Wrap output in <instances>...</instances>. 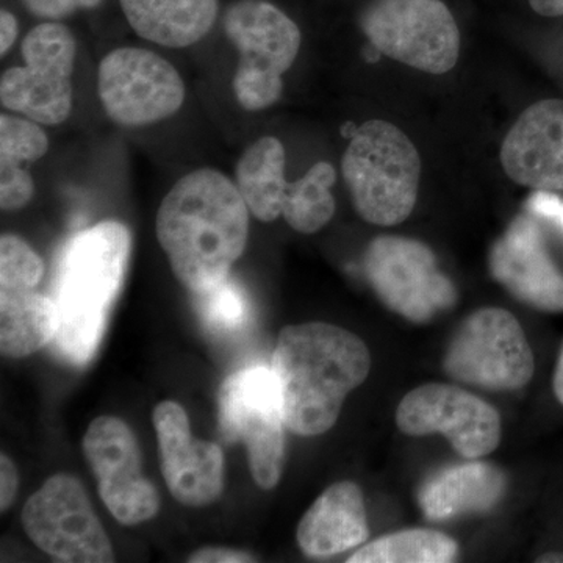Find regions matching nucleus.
Here are the masks:
<instances>
[{
	"label": "nucleus",
	"mask_w": 563,
	"mask_h": 563,
	"mask_svg": "<svg viewBox=\"0 0 563 563\" xmlns=\"http://www.w3.org/2000/svg\"><path fill=\"white\" fill-rule=\"evenodd\" d=\"M174 276L191 292L228 279L246 250L250 209L236 184L217 169H196L165 196L155 220Z\"/></svg>",
	"instance_id": "f257e3e1"
},
{
	"label": "nucleus",
	"mask_w": 563,
	"mask_h": 563,
	"mask_svg": "<svg viewBox=\"0 0 563 563\" xmlns=\"http://www.w3.org/2000/svg\"><path fill=\"white\" fill-rule=\"evenodd\" d=\"M272 369L288 431L314 437L333 428L347 395L365 383L372 355L355 333L306 322L279 333Z\"/></svg>",
	"instance_id": "f03ea898"
},
{
	"label": "nucleus",
	"mask_w": 563,
	"mask_h": 563,
	"mask_svg": "<svg viewBox=\"0 0 563 563\" xmlns=\"http://www.w3.org/2000/svg\"><path fill=\"white\" fill-rule=\"evenodd\" d=\"M131 250L129 229L122 222L102 221L70 236L58 251L52 276L58 331L51 346L63 361L84 366L95 357Z\"/></svg>",
	"instance_id": "7ed1b4c3"
},
{
	"label": "nucleus",
	"mask_w": 563,
	"mask_h": 563,
	"mask_svg": "<svg viewBox=\"0 0 563 563\" xmlns=\"http://www.w3.org/2000/svg\"><path fill=\"white\" fill-rule=\"evenodd\" d=\"M342 169L352 202L363 220L390 228L412 213L421 162L417 147L401 129L379 120L355 129Z\"/></svg>",
	"instance_id": "20e7f679"
},
{
	"label": "nucleus",
	"mask_w": 563,
	"mask_h": 563,
	"mask_svg": "<svg viewBox=\"0 0 563 563\" xmlns=\"http://www.w3.org/2000/svg\"><path fill=\"white\" fill-rule=\"evenodd\" d=\"M224 31L240 52L232 80L236 101L247 111L274 106L301 47L298 25L265 0H239L225 13Z\"/></svg>",
	"instance_id": "39448f33"
},
{
	"label": "nucleus",
	"mask_w": 563,
	"mask_h": 563,
	"mask_svg": "<svg viewBox=\"0 0 563 563\" xmlns=\"http://www.w3.org/2000/svg\"><path fill=\"white\" fill-rule=\"evenodd\" d=\"M443 368L457 383L514 391L531 383L536 361L517 318L498 307H487L462 322L448 344Z\"/></svg>",
	"instance_id": "423d86ee"
},
{
	"label": "nucleus",
	"mask_w": 563,
	"mask_h": 563,
	"mask_svg": "<svg viewBox=\"0 0 563 563\" xmlns=\"http://www.w3.org/2000/svg\"><path fill=\"white\" fill-rule=\"evenodd\" d=\"M220 428L228 442L246 444L252 477L263 490L279 484L285 420L272 368L252 365L233 373L220 390Z\"/></svg>",
	"instance_id": "0eeeda50"
},
{
	"label": "nucleus",
	"mask_w": 563,
	"mask_h": 563,
	"mask_svg": "<svg viewBox=\"0 0 563 563\" xmlns=\"http://www.w3.org/2000/svg\"><path fill=\"white\" fill-rule=\"evenodd\" d=\"M362 29L377 52L422 73L446 74L461 51V33L440 0H376Z\"/></svg>",
	"instance_id": "6e6552de"
},
{
	"label": "nucleus",
	"mask_w": 563,
	"mask_h": 563,
	"mask_svg": "<svg viewBox=\"0 0 563 563\" xmlns=\"http://www.w3.org/2000/svg\"><path fill=\"white\" fill-rule=\"evenodd\" d=\"M365 274L377 298L406 320L428 322L453 309L457 290L424 243L404 236L374 239L365 252Z\"/></svg>",
	"instance_id": "1a4fd4ad"
},
{
	"label": "nucleus",
	"mask_w": 563,
	"mask_h": 563,
	"mask_svg": "<svg viewBox=\"0 0 563 563\" xmlns=\"http://www.w3.org/2000/svg\"><path fill=\"white\" fill-rule=\"evenodd\" d=\"M29 539L58 562H114L106 529L92 510L84 485L69 474H55L33 493L22 509Z\"/></svg>",
	"instance_id": "9d476101"
},
{
	"label": "nucleus",
	"mask_w": 563,
	"mask_h": 563,
	"mask_svg": "<svg viewBox=\"0 0 563 563\" xmlns=\"http://www.w3.org/2000/svg\"><path fill=\"white\" fill-rule=\"evenodd\" d=\"M98 91L107 117L125 128L168 120L185 101V84L177 69L141 47H120L102 58Z\"/></svg>",
	"instance_id": "9b49d317"
},
{
	"label": "nucleus",
	"mask_w": 563,
	"mask_h": 563,
	"mask_svg": "<svg viewBox=\"0 0 563 563\" xmlns=\"http://www.w3.org/2000/svg\"><path fill=\"white\" fill-rule=\"evenodd\" d=\"M396 426L410 437L440 433L466 461L492 454L501 440L498 410L448 384H426L407 393L396 410Z\"/></svg>",
	"instance_id": "f8f14e48"
},
{
	"label": "nucleus",
	"mask_w": 563,
	"mask_h": 563,
	"mask_svg": "<svg viewBox=\"0 0 563 563\" xmlns=\"http://www.w3.org/2000/svg\"><path fill=\"white\" fill-rule=\"evenodd\" d=\"M84 453L103 504L120 523L135 526L157 515V488L144 477L140 444L124 421L96 418L85 433Z\"/></svg>",
	"instance_id": "ddd939ff"
},
{
	"label": "nucleus",
	"mask_w": 563,
	"mask_h": 563,
	"mask_svg": "<svg viewBox=\"0 0 563 563\" xmlns=\"http://www.w3.org/2000/svg\"><path fill=\"white\" fill-rule=\"evenodd\" d=\"M162 473L174 498L188 507L217 501L224 487V457L220 444L195 439L180 404L165 401L154 409Z\"/></svg>",
	"instance_id": "4468645a"
},
{
	"label": "nucleus",
	"mask_w": 563,
	"mask_h": 563,
	"mask_svg": "<svg viewBox=\"0 0 563 563\" xmlns=\"http://www.w3.org/2000/svg\"><path fill=\"white\" fill-rule=\"evenodd\" d=\"M490 273L514 298L532 309L563 312V274L544 246L542 231L529 214L515 218L493 244Z\"/></svg>",
	"instance_id": "2eb2a0df"
},
{
	"label": "nucleus",
	"mask_w": 563,
	"mask_h": 563,
	"mask_svg": "<svg viewBox=\"0 0 563 563\" xmlns=\"http://www.w3.org/2000/svg\"><path fill=\"white\" fill-rule=\"evenodd\" d=\"M504 172L536 191L563 190V101L548 99L523 111L503 143Z\"/></svg>",
	"instance_id": "dca6fc26"
},
{
	"label": "nucleus",
	"mask_w": 563,
	"mask_h": 563,
	"mask_svg": "<svg viewBox=\"0 0 563 563\" xmlns=\"http://www.w3.org/2000/svg\"><path fill=\"white\" fill-rule=\"evenodd\" d=\"M369 536L365 498L357 484L331 485L310 506L298 526L299 547L309 558H332L366 542Z\"/></svg>",
	"instance_id": "f3484780"
},
{
	"label": "nucleus",
	"mask_w": 563,
	"mask_h": 563,
	"mask_svg": "<svg viewBox=\"0 0 563 563\" xmlns=\"http://www.w3.org/2000/svg\"><path fill=\"white\" fill-rule=\"evenodd\" d=\"M506 490L507 477L498 466L472 459L432 474L422 484L418 503L426 518L444 521L487 512L501 501Z\"/></svg>",
	"instance_id": "a211bd4d"
},
{
	"label": "nucleus",
	"mask_w": 563,
	"mask_h": 563,
	"mask_svg": "<svg viewBox=\"0 0 563 563\" xmlns=\"http://www.w3.org/2000/svg\"><path fill=\"white\" fill-rule=\"evenodd\" d=\"M121 9L141 38L181 49L211 31L218 0H121Z\"/></svg>",
	"instance_id": "6ab92c4d"
},
{
	"label": "nucleus",
	"mask_w": 563,
	"mask_h": 563,
	"mask_svg": "<svg viewBox=\"0 0 563 563\" xmlns=\"http://www.w3.org/2000/svg\"><path fill=\"white\" fill-rule=\"evenodd\" d=\"M70 76L51 66H14L2 74L0 101L7 110L38 124H62L73 110Z\"/></svg>",
	"instance_id": "aec40b11"
},
{
	"label": "nucleus",
	"mask_w": 563,
	"mask_h": 563,
	"mask_svg": "<svg viewBox=\"0 0 563 563\" xmlns=\"http://www.w3.org/2000/svg\"><path fill=\"white\" fill-rule=\"evenodd\" d=\"M58 312L52 296L35 290L0 292V350L27 357L54 342Z\"/></svg>",
	"instance_id": "412c9836"
},
{
	"label": "nucleus",
	"mask_w": 563,
	"mask_h": 563,
	"mask_svg": "<svg viewBox=\"0 0 563 563\" xmlns=\"http://www.w3.org/2000/svg\"><path fill=\"white\" fill-rule=\"evenodd\" d=\"M235 180L251 213L263 222L276 221L288 187L284 144L274 136L252 143L236 163Z\"/></svg>",
	"instance_id": "4be33fe9"
},
{
	"label": "nucleus",
	"mask_w": 563,
	"mask_h": 563,
	"mask_svg": "<svg viewBox=\"0 0 563 563\" xmlns=\"http://www.w3.org/2000/svg\"><path fill=\"white\" fill-rule=\"evenodd\" d=\"M457 543L431 529H407L363 544L347 563H448L457 559Z\"/></svg>",
	"instance_id": "5701e85b"
},
{
	"label": "nucleus",
	"mask_w": 563,
	"mask_h": 563,
	"mask_svg": "<svg viewBox=\"0 0 563 563\" xmlns=\"http://www.w3.org/2000/svg\"><path fill=\"white\" fill-rule=\"evenodd\" d=\"M336 173L331 163L313 165L302 179L288 184L282 217L291 229L301 233L321 231L335 213V199L331 191Z\"/></svg>",
	"instance_id": "b1692460"
},
{
	"label": "nucleus",
	"mask_w": 563,
	"mask_h": 563,
	"mask_svg": "<svg viewBox=\"0 0 563 563\" xmlns=\"http://www.w3.org/2000/svg\"><path fill=\"white\" fill-rule=\"evenodd\" d=\"M195 295V307L202 324L213 335H242L251 322V302L246 291L231 276Z\"/></svg>",
	"instance_id": "393cba45"
},
{
	"label": "nucleus",
	"mask_w": 563,
	"mask_h": 563,
	"mask_svg": "<svg viewBox=\"0 0 563 563\" xmlns=\"http://www.w3.org/2000/svg\"><path fill=\"white\" fill-rule=\"evenodd\" d=\"M21 52L25 65L51 66L73 74L77 43L66 25L49 21L36 25L25 35Z\"/></svg>",
	"instance_id": "a878e982"
},
{
	"label": "nucleus",
	"mask_w": 563,
	"mask_h": 563,
	"mask_svg": "<svg viewBox=\"0 0 563 563\" xmlns=\"http://www.w3.org/2000/svg\"><path fill=\"white\" fill-rule=\"evenodd\" d=\"M44 263L24 240L16 235L0 239V292L29 291L38 287Z\"/></svg>",
	"instance_id": "bb28decb"
},
{
	"label": "nucleus",
	"mask_w": 563,
	"mask_h": 563,
	"mask_svg": "<svg viewBox=\"0 0 563 563\" xmlns=\"http://www.w3.org/2000/svg\"><path fill=\"white\" fill-rule=\"evenodd\" d=\"M49 150V140L38 122L29 118L0 117V162L31 163Z\"/></svg>",
	"instance_id": "cd10ccee"
},
{
	"label": "nucleus",
	"mask_w": 563,
	"mask_h": 563,
	"mask_svg": "<svg viewBox=\"0 0 563 563\" xmlns=\"http://www.w3.org/2000/svg\"><path fill=\"white\" fill-rule=\"evenodd\" d=\"M35 195L31 174L22 165L0 162V207L5 211L24 209Z\"/></svg>",
	"instance_id": "c85d7f7f"
},
{
	"label": "nucleus",
	"mask_w": 563,
	"mask_h": 563,
	"mask_svg": "<svg viewBox=\"0 0 563 563\" xmlns=\"http://www.w3.org/2000/svg\"><path fill=\"white\" fill-rule=\"evenodd\" d=\"M102 0H22L25 9L41 20H65L79 10H90L101 5Z\"/></svg>",
	"instance_id": "c756f323"
},
{
	"label": "nucleus",
	"mask_w": 563,
	"mask_h": 563,
	"mask_svg": "<svg viewBox=\"0 0 563 563\" xmlns=\"http://www.w3.org/2000/svg\"><path fill=\"white\" fill-rule=\"evenodd\" d=\"M529 213L553 222L563 232V199L553 191H536L528 199Z\"/></svg>",
	"instance_id": "7c9ffc66"
},
{
	"label": "nucleus",
	"mask_w": 563,
	"mask_h": 563,
	"mask_svg": "<svg viewBox=\"0 0 563 563\" xmlns=\"http://www.w3.org/2000/svg\"><path fill=\"white\" fill-rule=\"evenodd\" d=\"M18 487H20V476H18L16 466L10 457L2 454L0 457V509L2 512L10 509L16 498Z\"/></svg>",
	"instance_id": "2f4dec72"
},
{
	"label": "nucleus",
	"mask_w": 563,
	"mask_h": 563,
	"mask_svg": "<svg viewBox=\"0 0 563 563\" xmlns=\"http://www.w3.org/2000/svg\"><path fill=\"white\" fill-rule=\"evenodd\" d=\"M192 563H243L254 562V558L250 554L242 553V551L228 550V548H202L196 551L195 554L188 559Z\"/></svg>",
	"instance_id": "473e14b6"
},
{
	"label": "nucleus",
	"mask_w": 563,
	"mask_h": 563,
	"mask_svg": "<svg viewBox=\"0 0 563 563\" xmlns=\"http://www.w3.org/2000/svg\"><path fill=\"white\" fill-rule=\"evenodd\" d=\"M18 32H20V27H18L16 18L10 11L2 10L0 13V54L2 57L13 46L18 38Z\"/></svg>",
	"instance_id": "72a5a7b5"
},
{
	"label": "nucleus",
	"mask_w": 563,
	"mask_h": 563,
	"mask_svg": "<svg viewBox=\"0 0 563 563\" xmlns=\"http://www.w3.org/2000/svg\"><path fill=\"white\" fill-rule=\"evenodd\" d=\"M529 2L542 16L554 18L563 14V0H529Z\"/></svg>",
	"instance_id": "f704fd0d"
},
{
	"label": "nucleus",
	"mask_w": 563,
	"mask_h": 563,
	"mask_svg": "<svg viewBox=\"0 0 563 563\" xmlns=\"http://www.w3.org/2000/svg\"><path fill=\"white\" fill-rule=\"evenodd\" d=\"M553 388L555 398H558V401L563 406V346L561 354H559L558 365H555Z\"/></svg>",
	"instance_id": "c9c22d12"
},
{
	"label": "nucleus",
	"mask_w": 563,
	"mask_h": 563,
	"mask_svg": "<svg viewBox=\"0 0 563 563\" xmlns=\"http://www.w3.org/2000/svg\"><path fill=\"white\" fill-rule=\"evenodd\" d=\"M537 562L563 563V554H559V553L544 554Z\"/></svg>",
	"instance_id": "e433bc0d"
}]
</instances>
